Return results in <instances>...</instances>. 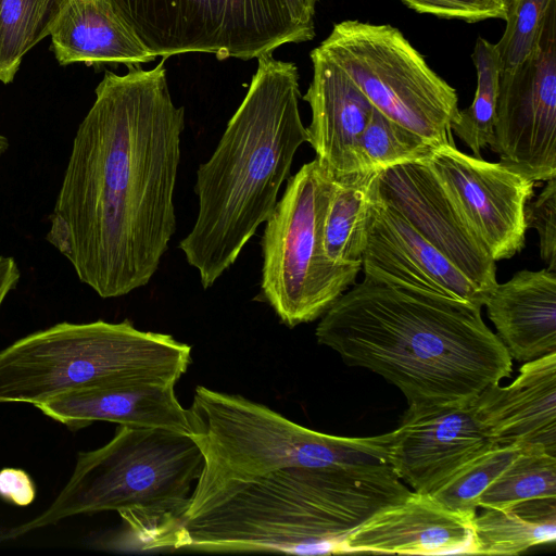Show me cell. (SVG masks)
Listing matches in <instances>:
<instances>
[{"label": "cell", "mask_w": 556, "mask_h": 556, "mask_svg": "<svg viewBox=\"0 0 556 556\" xmlns=\"http://www.w3.org/2000/svg\"><path fill=\"white\" fill-rule=\"evenodd\" d=\"M75 134L46 240L103 299L148 285L176 231L174 190L185 109L165 59L106 71Z\"/></svg>", "instance_id": "6da1fadb"}, {"label": "cell", "mask_w": 556, "mask_h": 556, "mask_svg": "<svg viewBox=\"0 0 556 556\" xmlns=\"http://www.w3.org/2000/svg\"><path fill=\"white\" fill-rule=\"evenodd\" d=\"M317 342L394 384L408 404L463 406L511 374L481 307L365 277L321 316Z\"/></svg>", "instance_id": "7a4b0ae2"}, {"label": "cell", "mask_w": 556, "mask_h": 556, "mask_svg": "<svg viewBox=\"0 0 556 556\" xmlns=\"http://www.w3.org/2000/svg\"><path fill=\"white\" fill-rule=\"evenodd\" d=\"M412 493L389 464L287 467L199 478L172 549L338 554L349 533Z\"/></svg>", "instance_id": "3957f363"}, {"label": "cell", "mask_w": 556, "mask_h": 556, "mask_svg": "<svg viewBox=\"0 0 556 556\" xmlns=\"http://www.w3.org/2000/svg\"><path fill=\"white\" fill-rule=\"evenodd\" d=\"M257 61L244 99L197 170L198 216L179 243L204 289L233 265L268 219L295 152L307 142L296 65L273 54Z\"/></svg>", "instance_id": "277c9868"}, {"label": "cell", "mask_w": 556, "mask_h": 556, "mask_svg": "<svg viewBox=\"0 0 556 556\" xmlns=\"http://www.w3.org/2000/svg\"><path fill=\"white\" fill-rule=\"evenodd\" d=\"M203 466L187 432L117 425L108 443L77 454L47 509L1 532L0 543L73 516L117 511L143 549L172 548Z\"/></svg>", "instance_id": "5b68a950"}, {"label": "cell", "mask_w": 556, "mask_h": 556, "mask_svg": "<svg viewBox=\"0 0 556 556\" xmlns=\"http://www.w3.org/2000/svg\"><path fill=\"white\" fill-rule=\"evenodd\" d=\"M190 364V345L128 319L63 321L0 351V404L36 405L80 389L175 386Z\"/></svg>", "instance_id": "8992f818"}, {"label": "cell", "mask_w": 556, "mask_h": 556, "mask_svg": "<svg viewBox=\"0 0 556 556\" xmlns=\"http://www.w3.org/2000/svg\"><path fill=\"white\" fill-rule=\"evenodd\" d=\"M200 478L244 479L287 467L388 464L391 432L339 437L293 422L239 394L198 386L187 408Z\"/></svg>", "instance_id": "52a82bcc"}, {"label": "cell", "mask_w": 556, "mask_h": 556, "mask_svg": "<svg viewBox=\"0 0 556 556\" xmlns=\"http://www.w3.org/2000/svg\"><path fill=\"white\" fill-rule=\"evenodd\" d=\"M157 58L258 59L315 37L319 0H109Z\"/></svg>", "instance_id": "ba28073f"}, {"label": "cell", "mask_w": 556, "mask_h": 556, "mask_svg": "<svg viewBox=\"0 0 556 556\" xmlns=\"http://www.w3.org/2000/svg\"><path fill=\"white\" fill-rule=\"evenodd\" d=\"M333 175L315 157L288 178L265 222L261 296L289 328L320 318L354 283L361 267L326 255L324 224Z\"/></svg>", "instance_id": "9c48e42d"}, {"label": "cell", "mask_w": 556, "mask_h": 556, "mask_svg": "<svg viewBox=\"0 0 556 556\" xmlns=\"http://www.w3.org/2000/svg\"><path fill=\"white\" fill-rule=\"evenodd\" d=\"M319 47L349 75L372 106L435 148L455 146L456 90L395 27L346 20Z\"/></svg>", "instance_id": "30bf717a"}, {"label": "cell", "mask_w": 556, "mask_h": 556, "mask_svg": "<svg viewBox=\"0 0 556 556\" xmlns=\"http://www.w3.org/2000/svg\"><path fill=\"white\" fill-rule=\"evenodd\" d=\"M490 149L504 165L536 181L556 177V0L526 61L500 74Z\"/></svg>", "instance_id": "8fae6325"}, {"label": "cell", "mask_w": 556, "mask_h": 556, "mask_svg": "<svg viewBox=\"0 0 556 556\" xmlns=\"http://www.w3.org/2000/svg\"><path fill=\"white\" fill-rule=\"evenodd\" d=\"M427 164L495 262L523 249L525 208L534 194L533 180L456 146L435 148Z\"/></svg>", "instance_id": "7c38bea8"}, {"label": "cell", "mask_w": 556, "mask_h": 556, "mask_svg": "<svg viewBox=\"0 0 556 556\" xmlns=\"http://www.w3.org/2000/svg\"><path fill=\"white\" fill-rule=\"evenodd\" d=\"M376 194L489 295L497 283L495 261L427 162L380 170Z\"/></svg>", "instance_id": "4fadbf2b"}, {"label": "cell", "mask_w": 556, "mask_h": 556, "mask_svg": "<svg viewBox=\"0 0 556 556\" xmlns=\"http://www.w3.org/2000/svg\"><path fill=\"white\" fill-rule=\"evenodd\" d=\"M492 445L470 404H408L400 425L391 431L388 464L412 491L431 494L465 463Z\"/></svg>", "instance_id": "5bb4252c"}, {"label": "cell", "mask_w": 556, "mask_h": 556, "mask_svg": "<svg viewBox=\"0 0 556 556\" xmlns=\"http://www.w3.org/2000/svg\"><path fill=\"white\" fill-rule=\"evenodd\" d=\"M365 277L466 302L479 307L488 294L427 241L394 208L374 195L366 247Z\"/></svg>", "instance_id": "9a60e30c"}, {"label": "cell", "mask_w": 556, "mask_h": 556, "mask_svg": "<svg viewBox=\"0 0 556 556\" xmlns=\"http://www.w3.org/2000/svg\"><path fill=\"white\" fill-rule=\"evenodd\" d=\"M470 407L494 444L538 445L556 456V352L525 362L507 386L489 384Z\"/></svg>", "instance_id": "2e32d148"}, {"label": "cell", "mask_w": 556, "mask_h": 556, "mask_svg": "<svg viewBox=\"0 0 556 556\" xmlns=\"http://www.w3.org/2000/svg\"><path fill=\"white\" fill-rule=\"evenodd\" d=\"M475 515L446 508L430 494L412 491L346 535L338 554H466Z\"/></svg>", "instance_id": "e0dca14e"}, {"label": "cell", "mask_w": 556, "mask_h": 556, "mask_svg": "<svg viewBox=\"0 0 556 556\" xmlns=\"http://www.w3.org/2000/svg\"><path fill=\"white\" fill-rule=\"evenodd\" d=\"M311 59L313 79L303 96L312 111L307 142L334 177L363 172L359 140L374 106L319 46L311 52Z\"/></svg>", "instance_id": "ac0fdd59"}, {"label": "cell", "mask_w": 556, "mask_h": 556, "mask_svg": "<svg viewBox=\"0 0 556 556\" xmlns=\"http://www.w3.org/2000/svg\"><path fill=\"white\" fill-rule=\"evenodd\" d=\"M45 416L76 431L96 421L164 428L189 433L187 408L174 384L142 383L73 390L34 405Z\"/></svg>", "instance_id": "d6986e66"}, {"label": "cell", "mask_w": 556, "mask_h": 556, "mask_svg": "<svg viewBox=\"0 0 556 556\" xmlns=\"http://www.w3.org/2000/svg\"><path fill=\"white\" fill-rule=\"evenodd\" d=\"M483 306L511 358L529 362L556 352V273L520 270L497 282Z\"/></svg>", "instance_id": "ffe728a7"}, {"label": "cell", "mask_w": 556, "mask_h": 556, "mask_svg": "<svg viewBox=\"0 0 556 556\" xmlns=\"http://www.w3.org/2000/svg\"><path fill=\"white\" fill-rule=\"evenodd\" d=\"M49 36L60 65L132 67L156 59L109 0H68L54 20Z\"/></svg>", "instance_id": "44dd1931"}, {"label": "cell", "mask_w": 556, "mask_h": 556, "mask_svg": "<svg viewBox=\"0 0 556 556\" xmlns=\"http://www.w3.org/2000/svg\"><path fill=\"white\" fill-rule=\"evenodd\" d=\"M556 539V497L483 508L475 515L466 554L519 555Z\"/></svg>", "instance_id": "7402d4cb"}, {"label": "cell", "mask_w": 556, "mask_h": 556, "mask_svg": "<svg viewBox=\"0 0 556 556\" xmlns=\"http://www.w3.org/2000/svg\"><path fill=\"white\" fill-rule=\"evenodd\" d=\"M378 173L333 176L334 189L324 224V249L336 265L362 268Z\"/></svg>", "instance_id": "603a6c76"}, {"label": "cell", "mask_w": 556, "mask_h": 556, "mask_svg": "<svg viewBox=\"0 0 556 556\" xmlns=\"http://www.w3.org/2000/svg\"><path fill=\"white\" fill-rule=\"evenodd\" d=\"M471 58L477 73L475 98L468 108L459 110L451 128L473 156L481 157L482 149L490 146L494 135L500 63L495 45L483 37H478Z\"/></svg>", "instance_id": "cb8c5ba5"}, {"label": "cell", "mask_w": 556, "mask_h": 556, "mask_svg": "<svg viewBox=\"0 0 556 556\" xmlns=\"http://www.w3.org/2000/svg\"><path fill=\"white\" fill-rule=\"evenodd\" d=\"M542 497H556V456L527 445L481 493L477 505L497 508Z\"/></svg>", "instance_id": "d4e9b609"}, {"label": "cell", "mask_w": 556, "mask_h": 556, "mask_svg": "<svg viewBox=\"0 0 556 556\" xmlns=\"http://www.w3.org/2000/svg\"><path fill=\"white\" fill-rule=\"evenodd\" d=\"M435 149L419 135L374 108L359 140L363 172H380L401 164L427 162Z\"/></svg>", "instance_id": "484cf974"}, {"label": "cell", "mask_w": 556, "mask_h": 556, "mask_svg": "<svg viewBox=\"0 0 556 556\" xmlns=\"http://www.w3.org/2000/svg\"><path fill=\"white\" fill-rule=\"evenodd\" d=\"M527 445L494 444L458 468L430 495L454 511L476 515L481 493Z\"/></svg>", "instance_id": "4316f807"}, {"label": "cell", "mask_w": 556, "mask_h": 556, "mask_svg": "<svg viewBox=\"0 0 556 556\" xmlns=\"http://www.w3.org/2000/svg\"><path fill=\"white\" fill-rule=\"evenodd\" d=\"M41 0H0V81H13L23 58L36 46Z\"/></svg>", "instance_id": "83f0119b"}, {"label": "cell", "mask_w": 556, "mask_h": 556, "mask_svg": "<svg viewBox=\"0 0 556 556\" xmlns=\"http://www.w3.org/2000/svg\"><path fill=\"white\" fill-rule=\"evenodd\" d=\"M555 0H508L506 28L495 45L500 74L513 72L531 54L545 14Z\"/></svg>", "instance_id": "f1b7e54d"}, {"label": "cell", "mask_w": 556, "mask_h": 556, "mask_svg": "<svg viewBox=\"0 0 556 556\" xmlns=\"http://www.w3.org/2000/svg\"><path fill=\"white\" fill-rule=\"evenodd\" d=\"M527 228L535 229L540 256L546 268L556 273V177L546 181L540 194L525 208Z\"/></svg>", "instance_id": "f546056e"}, {"label": "cell", "mask_w": 556, "mask_h": 556, "mask_svg": "<svg viewBox=\"0 0 556 556\" xmlns=\"http://www.w3.org/2000/svg\"><path fill=\"white\" fill-rule=\"evenodd\" d=\"M409 9L437 17L477 23L505 18L508 0H400Z\"/></svg>", "instance_id": "4dcf8cb0"}, {"label": "cell", "mask_w": 556, "mask_h": 556, "mask_svg": "<svg viewBox=\"0 0 556 556\" xmlns=\"http://www.w3.org/2000/svg\"><path fill=\"white\" fill-rule=\"evenodd\" d=\"M36 484L30 475L21 468L0 469V498L4 502L25 507L36 498Z\"/></svg>", "instance_id": "1f68e13d"}, {"label": "cell", "mask_w": 556, "mask_h": 556, "mask_svg": "<svg viewBox=\"0 0 556 556\" xmlns=\"http://www.w3.org/2000/svg\"><path fill=\"white\" fill-rule=\"evenodd\" d=\"M67 1L68 0H41L39 22L35 36L36 45L49 36L54 20Z\"/></svg>", "instance_id": "d6a6232c"}, {"label": "cell", "mask_w": 556, "mask_h": 556, "mask_svg": "<svg viewBox=\"0 0 556 556\" xmlns=\"http://www.w3.org/2000/svg\"><path fill=\"white\" fill-rule=\"evenodd\" d=\"M21 274L15 260L0 256V309L8 294L15 289Z\"/></svg>", "instance_id": "836d02e7"}, {"label": "cell", "mask_w": 556, "mask_h": 556, "mask_svg": "<svg viewBox=\"0 0 556 556\" xmlns=\"http://www.w3.org/2000/svg\"><path fill=\"white\" fill-rule=\"evenodd\" d=\"M9 140L0 134V156H2L9 149Z\"/></svg>", "instance_id": "e575fe53"}]
</instances>
